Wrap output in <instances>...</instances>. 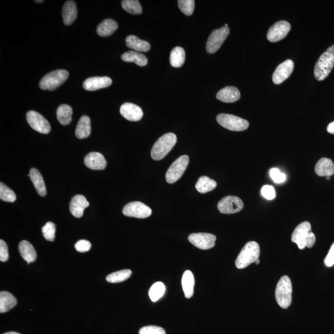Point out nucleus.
<instances>
[{
    "instance_id": "obj_1",
    "label": "nucleus",
    "mask_w": 334,
    "mask_h": 334,
    "mask_svg": "<svg viewBox=\"0 0 334 334\" xmlns=\"http://www.w3.org/2000/svg\"><path fill=\"white\" fill-rule=\"evenodd\" d=\"M334 65V45L322 53L314 67V77L317 81H323L330 74Z\"/></svg>"
},
{
    "instance_id": "obj_2",
    "label": "nucleus",
    "mask_w": 334,
    "mask_h": 334,
    "mask_svg": "<svg viewBox=\"0 0 334 334\" xmlns=\"http://www.w3.org/2000/svg\"><path fill=\"white\" fill-rule=\"evenodd\" d=\"M177 137L175 134L169 133L164 134L156 141L151 150V157L155 161L164 159L176 145Z\"/></svg>"
},
{
    "instance_id": "obj_3",
    "label": "nucleus",
    "mask_w": 334,
    "mask_h": 334,
    "mask_svg": "<svg viewBox=\"0 0 334 334\" xmlns=\"http://www.w3.org/2000/svg\"><path fill=\"white\" fill-rule=\"evenodd\" d=\"M260 248L256 241H250L245 245L238 254L235 261L236 268L242 269L247 268L250 264L256 263L259 259Z\"/></svg>"
},
{
    "instance_id": "obj_4",
    "label": "nucleus",
    "mask_w": 334,
    "mask_h": 334,
    "mask_svg": "<svg viewBox=\"0 0 334 334\" xmlns=\"http://www.w3.org/2000/svg\"><path fill=\"white\" fill-rule=\"evenodd\" d=\"M275 299L278 305L287 309L291 305L292 300V285L291 278L283 276L278 282L275 289Z\"/></svg>"
},
{
    "instance_id": "obj_5",
    "label": "nucleus",
    "mask_w": 334,
    "mask_h": 334,
    "mask_svg": "<svg viewBox=\"0 0 334 334\" xmlns=\"http://www.w3.org/2000/svg\"><path fill=\"white\" fill-rule=\"evenodd\" d=\"M68 71L57 69L44 76L39 83L41 89L54 90L63 84L69 77Z\"/></svg>"
},
{
    "instance_id": "obj_6",
    "label": "nucleus",
    "mask_w": 334,
    "mask_h": 334,
    "mask_svg": "<svg viewBox=\"0 0 334 334\" xmlns=\"http://www.w3.org/2000/svg\"><path fill=\"white\" fill-rule=\"evenodd\" d=\"M217 121L222 127L230 131H245L249 127L247 120L233 115L222 113L217 116Z\"/></svg>"
},
{
    "instance_id": "obj_7",
    "label": "nucleus",
    "mask_w": 334,
    "mask_h": 334,
    "mask_svg": "<svg viewBox=\"0 0 334 334\" xmlns=\"http://www.w3.org/2000/svg\"><path fill=\"white\" fill-rule=\"evenodd\" d=\"M189 159L188 155H182L178 158L167 171L166 178L170 184L177 182L187 170L189 164Z\"/></svg>"
},
{
    "instance_id": "obj_8",
    "label": "nucleus",
    "mask_w": 334,
    "mask_h": 334,
    "mask_svg": "<svg viewBox=\"0 0 334 334\" xmlns=\"http://www.w3.org/2000/svg\"><path fill=\"white\" fill-rule=\"evenodd\" d=\"M230 33L228 27H222L215 29L210 34L206 43V50L212 54L219 49L224 41L226 40Z\"/></svg>"
},
{
    "instance_id": "obj_9",
    "label": "nucleus",
    "mask_w": 334,
    "mask_h": 334,
    "mask_svg": "<svg viewBox=\"0 0 334 334\" xmlns=\"http://www.w3.org/2000/svg\"><path fill=\"white\" fill-rule=\"evenodd\" d=\"M151 209L139 201L132 202L125 206L123 213L125 216L145 219L151 215Z\"/></svg>"
},
{
    "instance_id": "obj_10",
    "label": "nucleus",
    "mask_w": 334,
    "mask_h": 334,
    "mask_svg": "<svg viewBox=\"0 0 334 334\" xmlns=\"http://www.w3.org/2000/svg\"><path fill=\"white\" fill-rule=\"evenodd\" d=\"M244 207V204L237 196H228L221 199L218 203L219 212L224 214H231L240 212Z\"/></svg>"
},
{
    "instance_id": "obj_11",
    "label": "nucleus",
    "mask_w": 334,
    "mask_h": 334,
    "mask_svg": "<svg viewBox=\"0 0 334 334\" xmlns=\"http://www.w3.org/2000/svg\"><path fill=\"white\" fill-rule=\"evenodd\" d=\"M26 118L28 124L32 129L42 134L50 133L51 126L49 122L40 113L33 110L28 111Z\"/></svg>"
},
{
    "instance_id": "obj_12",
    "label": "nucleus",
    "mask_w": 334,
    "mask_h": 334,
    "mask_svg": "<svg viewBox=\"0 0 334 334\" xmlns=\"http://www.w3.org/2000/svg\"><path fill=\"white\" fill-rule=\"evenodd\" d=\"M216 236L208 233H192L188 236V240L191 244L199 249L206 250L215 246Z\"/></svg>"
},
{
    "instance_id": "obj_13",
    "label": "nucleus",
    "mask_w": 334,
    "mask_h": 334,
    "mask_svg": "<svg viewBox=\"0 0 334 334\" xmlns=\"http://www.w3.org/2000/svg\"><path fill=\"white\" fill-rule=\"evenodd\" d=\"M291 29V25L289 22L285 21H280L270 27L267 34V38L271 42H277L284 39Z\"/></svg>"
},
{
    "instance_id": "obj_14",
    "label": "nucleus",
    "mask_w": 334,
    "mask_h": 334,
    "mask_svg": "<svg viewBox=\"0 0 334 334\" xmlns=\"http://www.w3.org/2000/svg\"><path fill=\"white\" fill-rule=\"evenodd\" d=\"M312 230V226L308 222L301 223L294 230L292 235V242L296 243L299 249L303 250L306 247V240Z\"/></svg>"
},
{
    "instance_id": "obj_15",
    "label": "nucleus",
    "mask_w": 334,
    "mask_h": 334,
    "mask_svg": "<svg viewBox=\"0 0 334 334\" xmlns=\"http://www.w3.org/2000/svg\"><path fill=\"white\" fill-rule=\"evenodd\" d=\"M294 63L291 60H287L278 65L273 74L272 80L275 84L284 82L287 79L289 78L293 72Z\"/></svg>"
},
{
    "instance_id": "obj_16",
    "label": "nucleus",
    "mask_w": 334,
    "mask_h": 334,
    "mask_svg": "<svg viewBox=\"0 0 334 334\" xmlns=\"http://www.w3.org/2000/svg\"><path fill=\"white\" fill-rule=\"evenodd\" d=\"M120 113L125 119L138 122L142 119L143 111L140 106L131 103H125L120 107Z\"/></svg>"
},
{
    "instance_id": "obj_17",
    "label": "nucleus",
    "mask_w": 334,
    "mask_h": 334,
    "mask_svg": "<svg viewBox=\"0 0 334 334\" xmlns=\"http://www.w3.org/2000/svg\"><path fill=\"white\" fill-rule=\"evenodd\" d=\"M112 84V80L107 76L103 77H92L87 79L83 83L84 89L88 91H94L110 86Z\"/></svg>"
},
{
    "instance_id": "obj_18",
    "label": "nucleus",
    "mask_w": 334,
    "mask_h": 334,
    "mask_svg": "<svg viewBox=\"0 0 334 334\" xmlns=\"http://www.w3.org/2000/svg\"><path fill=\"white\" fill-rule=\"evenodd\" d=\"M84 163L88 168L94 170H102L106 168V161L101 153L92 152L85 157Z\"/></svg>"
},
{
    "instance_id": "obj_19",
    "label": "nucleus",
    "mask_w": 334,
    "mask_h": 334,
    "mask_svg": "<svg viewBox=\"0 0 334 334\" xmlns=\"http://www.w3.org/2000/svg\"><path fill=\"white\" fill-rule=\"evenodd\" d=\"M89 203L83 195H76L72 198L69 204L71 214L76 218L83 217L84 210L89 207Z\"/></svg>"
},
{
    "instance_id": "obj_20",
    "label": "nucleus",
    "mask_w": 334,
    "mask_h": 334,
    "mask_svg": "<svg viewBox=\"0 0 334 334\" xmlns=\"http://www.w3.org/2000/svg\"><path fill=\"white\" fill-rule=\"evenodd\" d=\"M240 92L237 88L228 86L223 88L217 93L216 97L219 101L226 103H233L240 98Z\"/></svg>"
},
{
    "instance_id": "obj_21",
    "label": "nucleus",
    "mask_w": 334,
    "mask_h": 334,
    "mask_svg": "<svg viewBox=\"0 0 334 334\" xmlns=\"http://www.w3.org/2000/svg\"><path fill=\"white\" fill-rule=\"evenodd\" d=\"M63 19L64 24L71 25L76 20L78 16L77 6L75 1H67L65 2L62 9Z\"/></svg>"
},
{
    "instance_id": "obj_22",
    "label": "nucleus",
    "mask_w": 334,
    "mask_h": 334,
    "mask_svg": "<svg viewBox=\"0 0 334 334\" xmlns=\"http://www.w3.org/2000/svg\"><path fill=\"white\" fill-rule=\"evenodd\" d=\"M315 172L319 176H331L334 173V164L328 158H322L315 166Z\"/></svg>"
},
{
    "instance_id": "obj_23",
    "label": "nucleus",
    "mask_w": 334,
    "mask_h": 334,
    "mask_svg": "<svg viewBox=\"0 0 334 334\" xmlns=\"http://www.w3.org/2000/svg\"><path fill=\"white\" fill-rule=\"evenodd\" d=\"M19 250L22 258L27 262L28 264L33 263L37 259L36 250L29 241L23 240L19 245Z\"/></svg>"
},
{
    "instance_id": "obj_24",
    "label": "nucleus",
    "mask_w": 334,
    "mask_h": 334,
    "mask_svg": "<svg viewBox=\"0 0 334 334\" xmlns=\"http://www.w3.org/2000/svg\"><path fill=\"white\" fill-rule=\"evenodd\" d=\"M127 47L138 52H147L150 49V43L147 41L141 40L135 36H129L126 39Z\"/></svg>"
},
{
    "instance_id": "obj_25",
    "label": "nucleus",
    "mask_w": 334,
    "mask_h": 334,
    "mask_svg": "<svg viewBox=\"0 0 334 334\" xmlns=\"http://www.w3.org/2000/svg\"><path fill=\"white\" fill-rule=\"evenodd\" d=\"M29 176L37 193L41 196H45L46 194L45 184L40 171L36 168H32L30 170Z\"/></svg>"
},
{
    "instance_id": "obj_26",
    "label": "nucleus",
    "mask_w": 334,
    "mask_h": 334,
    "mask_svg": "<svg viewBox=\"0 0 334 334\" xmlns=\"http://www.w3.org/2000/svg\"><path fill=\"white\" fill-rule=\"evenodd\" d=\"M118 28L117 22L112 19H106L98 25L97 27V34L101 37L111 36Z\"/></svg>"
},
{
    "instance_id": "obj_27",
    "label": "nucleus",
    "mask_w": 334,
    "mask_h": 334,
    "mask_svg": "<svg viewBox=\"0 0 334 334\" xmlns=\"http://www.w3.org/2000/svg\"><path fill=\"white\" fill-rule=\"evenodd\" d=\"M91 133L90 119L88 116L84 115L79 120L76 129V136L78 139H85L90 136Z\"/></svg>"
},
{
    "instance_id": "obj_28",
    "label": "nucleus",
    "mask_w": 334,
    "mask_h": 334,
    "mask_svg": "<svg viewBox=\"0 0 334 334\" xmlns=\"http://www.w3.org/2000/svg\"><path fill=\"white\" fill-rule=\"evenodd\" d=\"M194 277L191 271H186L183 273L182 284L183 292L187 298H191L194 294Z\"/></svg>"
},
{
    "instance_id": "obj_29",
    "label": "nucleus",
    "mask_w": 334,
    "mask_h": 334,
    "mask_svg": "<svg viewBox=\"0 0 334 334\" xmlns=\"http://www.w3.org/2000/svg\"><path fill=\"white\" fill-rule=\"evenodd\" d=\"M122 59L125 62L134 63L139 66H145L148 63L147 57L135 51H128L124 53L122 55Z\"/></svg>"
},
{
    "instance_id": "obj_30",
    "label": "nucleus",
    "mask_w": 334,
    "mask_h": 334,
    "mask_svg": "<svg viewBox=\"0 0 334 334\" xmlns=\"http://www.w3.org/2000/svg\"><path fill=\"white\" fill-rule=\"evenodd\" d=\"M17 304V300L12 294L3 291L0 293V313L8 312Z\"/></svg>"
},
{
    "instance_id": "obj_31",
    "label": "nucleus",
    "mask_w": 334,
    "mask_h": 334,
    "mask_svg": "<svg viewBox=\"0 0 334 334\" xmlns=\"http://www.w3.org/2000/svg\"><path fill=\"white\" fill-rule=\"evenodd\" d=\"M73 109L71 106L63 104L59 106L57 110V119L60 124L66 126L71 122Z\"/></svg>"
},
{
    "instance_id": "obj_32",
    "label": "nucleus",
    "mask_w": 334,
    "mask_h": 334,
    "mask_svg": "<svg viewBox=\"0 0 334 334\" xmlns=\"http://www.w3.org/2000/svg\"><path fill=\"white\" fill-rule=\"evenodd\" d=\"M185 57V50L180 46H176L170 53V64L174 68H180L184 64Z\"/></svg>"
},
{
    "instance_id": "obj_33",
    "label": "nucleus",
    "mask_w": 334,
    "mask_h": 334,
    "mask_svg": "<svg viewBox=\"0 0 334 334\" xmlns=\"http://www.w3.org/2000/svg\"><path fill=\"white\" fill-rule=\"evenodd\" d=\"M217 183L208 176H203L199 178L196 184V188L201 193H206L214 189L217 187Z\"/></svg>"
},
{
    "instance_id": "obj_34",
    "label": "nucleus",
    "mask_w": 334,
    "mask_h": 334,
    "mask_svg": "<svg viewBox=\"0 0 334 334\" xmlns=\"http://www.w3.org/2000/svg\"><path fill=\"white\" fill-rule=\"evenodd\" d=\"M132 271L129 269H125L117 271V272L110 273L106 276V280L109 283H120L125 281L127 278L131 277Z\"/></svg>"
},
{
    "instance_id": "obj_35",
    "label": "nucleus",
    "mask_w": 334,
    "mask_h": 334,
    "mask_svg": "<svg viewBox=\"0 0 334 334\" xmlns=\"http://www.w3.org/2000/svg\"><path fill=\"white\" fill-rule=\"evenodd\" d=\"M122 5L124 10L131 15H141L143 12L142 6L138 0H124Z\"/></svg>"
},
{
    "instance_id": "obj_36",
    "label": "nucleus",
    "mask_w": 334,
    "mask_h": 334,
    "mask_svg": "<svg viewBox=\"0 0 334 334\" xmlns=\"http://www.w3.org/2000/svg\"><path fill=\"white\" fill-rule=\"evenodd\" d=\"M166 286L161 282H157L155 283L152 285L148 292V295H149L150 300L153 302H156L159 299H161L164 296L165 292H166Z\"/></svg>"
},
{
    "instance_id": "obj_37",
    "label": "nucleus",
    "mask_w": 334,
    "mask_h": 334,
    "mask_svg": "<svg viewBox=\"0 0 334 334\" xmlns=\"http://www.w3.org/2000/svg\"><path fill=\"white\" fill-rule=\"evenodd\" d=\"M0 199L9 203H13L16 199V194L13 190L2 182L0 183Z\"/></svg>"
},
{
    "instance_id": "obj_38",
    "label": "nucleus",
    "mask_w": 334,
    "mask_h": 334,
    "mask_svg": "<svg viewBox=\"0 0 334 334\" xmlns=\"http://www.w3.org/2000/svg\"><path fill=\"white\" fill-rule=\"evenodd\" d=\"M178 7L185 15L191 16L194 12L195 1L194 0H179L178 1Z\"/></svg>"
},
{
    "instance_id": "obj_39",
    "label": "nucleus",
    "mask_w": 334,
    "mask_h": 334,
    "mask_svg": "<svg viewBox=\"0 0 334 334\" xmlns=\"http://www.w3.org/2000/svg\"><path fill=\"white\" fill-rule=\"evenodd\" d=\"M44 238L46 240L53 241L55 238L56 226L52 222H48L42 229Z\"/></svg>"
},
{
    "instance_id": "obj_40",
    "label": "nucleus",
    "mask_w": 334,
    "mask_h": 334,
    "mask_svg": "<svg viewBox=\"0 0 334 334\" xmlns=\"http://www.w3.org/2000/svg\"><path fill=\"white\" fill-rule=\"evenodd\" d=\"M139 334H166V331L161 327L147 326L139 330Z\"/></svg>"
},
{
    "instance_id": "obj_41",
    "label": "nucleus",
    "mask_w": 334,
    "mask_h": 334,
    "mask_svg": "<svg viewBox=\"0 0 334 334\" xmlns=\"http://www.w3.org/2000/svg\"><path fill=\"white\" fill-rule=\"evenodd\" d=\"M270 176L273 182L275 183H278V184L284 183L287 179L286 175L285 173L280 172V170L277 168L271 169Z\"/></svg>"
},
{
    "instance_id": "obj_42",
    "label": "nucleus",
    "mask_w": 334,
    "mask_h": 334,
    "mask_svg": "<svg viewBox=\"0 0 334 334\" xmlns=\"http://www.w3.org/2000/svg\"><path fill=\"white\" fill-rule=\"evenodd\" d=\"M261 194L268 200H273L275 198V191L273 187L270 185L264 186L261 189Z\"/></svg>"
},
{
    "instance_id": "obj_43",
    "label": "nucleus",
    "mask_w": 334,
    "mask_h": 334,
    "mask_svg": "<svg viewBox=\"0 0 334 334\" xmlns=\"http://www.w3.org/2000/svg\"><path fill=\"white\" fill-rule=\"evenodd\" d=\"M91 243L89 241L85 240H81L78 241L75 244L76 250L80 252H85L89 251L91 248Z\"/></svg>"
},
{
    "instance_id": "obj_44",
    "label": "nucleus",
    "mask_w": 334,
    "mask_h": 334,
    "mask_svg": "<svg viewBox=\"0 0 334 334\" xmlns=\"http://www.w3.org/2000/svg\"><path fill=\"white\" fill-rule=\"evenodd\" d=\"M9 258L8 248L5 241L0 240V261L6 262Z\"/></svg>"
},
{
    "instance_id": "obj_45",
    "label": "nucleus",
    "mask_w": 334,
    "mask_h": 334,
    "mask_svg": "<svg viewBox=\"0 0 334 334\" xmlns=\"http://www.w3.org/2000/svg\"><path fill=\"white\" fill-rule=\"evenodd\" d=\"M324 264L328 268L334 265V243L332 245L330 250L324 259Z\"/></svg>"
},
{
    "instance_id": "obj_46",
    "label": "nucleus",
    "mask_w": 334,
    "mask_h": 334,
    "mask_svg": "<svg viewBox=\"0 0 334 334\" xmlns=\"http://www.w3.org/2000/svg\"><path fill=\"white\" fill-rule=\"evenodd\" d=\"M315 242V236L313 232L311 231L308 235L307 240H306V247L311 248L314 245Z\"/></svg>"
},
{
    "instance_id": "obj_47",
    "label": "nucleus",
    "mask_w": 334,
    "mask_h": 334,
    "mask_svg": "<svg viewBox=\"0 0 334 334\" xmlns=\"http://www.w3.org/2000/svg\"><path fill=\"white\" fill-rule=\"evenodd\" d=\"M327 130L329 133L334 134V122L331 123L327 127Z\"/></svg>"
},
{
    "instance_id": "obj_48",
    "label": "nucleus",
    "mask_w": 334,
    "mask_h": 334,
    "mask_svg": "<svg viewBox=\"0 0 334 334\" xmlns=\"http://www.w3.org/2000/svg\"><path fill=\"white\" fill-rule=\"evenodd\" d=\"M3 334H21L18 333H16V332H8V333H4Z\"/></svg>"
},
{
    "instance_id": "obj_49",
    "label": "nucleus",
    "mask_w": 334,
    "mask_h": 334,
    "mask_svg": "<svg viewBox=\"0 0 334 334\" xmlns=\"http://www.w3.org/2000/svg\"><path fill=\"white\" fill-rule=\"evenodd\" d=\"M256 263V265H258V264L260 263L259 259H257V261H256V263Z\"/></svg>"
},
{
    "instance_id": "obj_50",
    "label": "nucleus",
    "mask_w": 334,
    "mask_h": 334,
    "mask_svg": "<svg viewBox=\"0 0 334 334\" xmlns=\"http://www.w3.org/2000/svg\"><path fill=\"white\" fill-rule=\"evenodd\" d=\"M36 2V3H43V0H41V1H35Z\"/></svg>"
},
{
    "instance_id": "obj_51",
    "label": "nucleus",
    "mask_w": 334,
    "mask_h": 334,
    "mask_svg": "<svg viewBox=\"0 0 334 334\" xmlns=\"http://www.w3.org/2000/svg\"><path fill=\"white\" fill-rule=\"evenodd\" d=\"M326 179L329 180L331 179V176H326Z\"/></svg>"
},
{
    "instance_id": "obj_52",
    "label": "nucleus",
    "mask_w": 334,
    "mask_h": 334,
    "mask_svg": "<svg viewBox=\"0 0 334 334\" xmlns=\"http://www.w3.org/2000/svg\"><path fill=\"white\" fill-rule=\"evenodd\" d=\"M225 27H228V24H225Z\"/></svg>"
}]
</instances>
